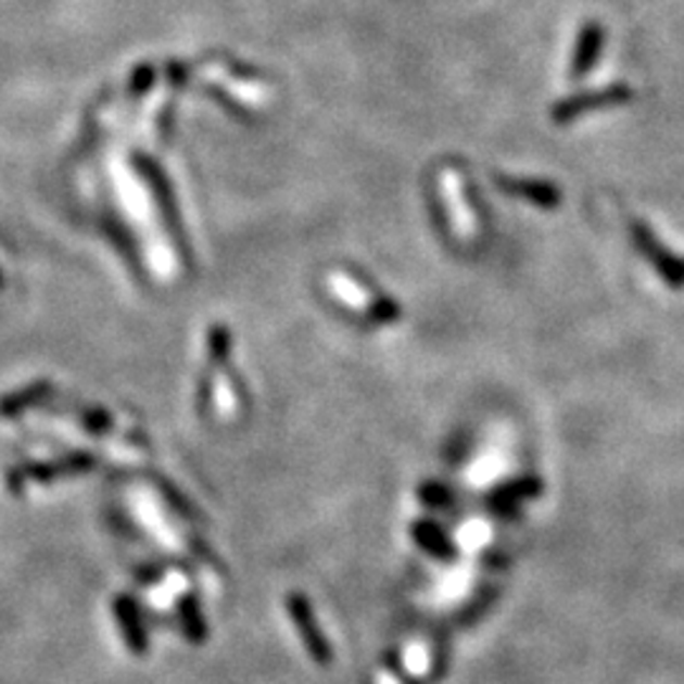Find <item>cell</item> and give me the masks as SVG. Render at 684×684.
I'll list each match as a JSON object with an SVG mask.
<instances>
[{
	"instance_id": "obj_4",
	"label": "cell",
	"mask_w": 684,
	"mask_h": 684,
	"mask_svg": "<svg viewBox=\"0 0 684 684\" xmlns=\"http://www.w3.org/2000/svg\"><path fill=\"white\" fill-rule=\"evenodd\" d=\"M499 188L509 195L524 198V201L537 205V208H558L562 201L560 188L550 180H530V178H499Z\"/></svg>"
},
{
	"instance_id": "obj_5",
	"label": "cell",
	"mask_w": 684,
	"mask_h": 684,
	"mask_svg": "<svg viewBox=\"0 0 684 684\" xmlns=\"http://www.w3.org/2000/svg\"><path fill=\"white\" fill-rule=\"evenodd\" d=\"M152 81H155V68L148 64L137 66L132 72V79H129V91H132L135 97H140L152 87Z\"/></svg>"
},
{
	"instance_id": "obj_2",
	"label": "cell",
	"mask_w": 684,
	"mask_h": 684,
	"mask_svg": "<svg viewBox=\"0 0 684 684\" xmlns=\"http://www.w3.org/2000/svg\"><path fill=\"white\" fill-rule=\"evenodd\" d=\"M631 239H634V246L642 251V256L657 269L659 277L664 279L669 287L684 289V258L674 256L672 251L657 239V233H654L646 224H642V220H634V224H631Z\"/></svg>"
},
{
	"instance_id": "obj_3",
	"label": "cell",
	"mask_w": 684,
	"mask_h": 684,
	"mask_svg": "<svg viewBox=\"0 0 684 684\" xmlns=\"http://www.w3.org/2000/svg\"><path fill=\"white\" fill-rule=\"evenodd\" d=\"M606 46V28L598 21H585L575 36L573 56H570V76L583 79L598 66Z\"/></svg>"
},
{
	"instance_id": "obj_1",
	"label": "cell",
	"mask_w": 684,
	"mask_h": 684,
	"mask_svg": "<svg viewBox=\"0 0 684 684\" xmlns=\"http://www.w3.org/2000/svg\"><path fill=\"white\" fill-rule=\"evenodd\" d=\"M631 99H634V91H631L629 84H611V87L604 89L578 91V94L560 99V102L550 110V117L555 125H570V122L583 117V114L613 110V106L629 104Z\"/></svg>"
}]
</instances>
